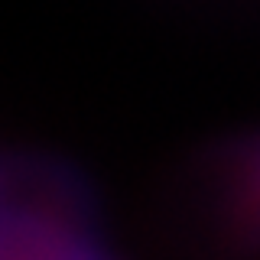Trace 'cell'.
I'll list each match as a JSON object with an SVG mask.
<instances>
[]
</instances>
